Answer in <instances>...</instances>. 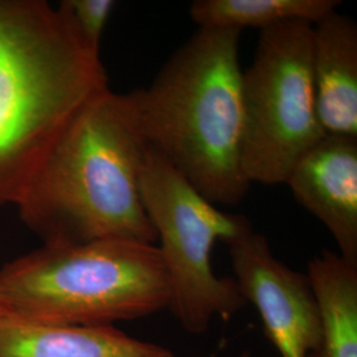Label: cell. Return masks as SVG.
Returning a JSON list of instances; mask_svg holds the SVG:
<instances>
[{"mask_svg":"<svg viewBox=\"0 0 357 357\" xmlns=\"http://www.w3.org/2000/svg\"><path fill=\"white\" fill-rule=\"evenodd\" d=\"M150 146L130 93L105 90L73 118L16 202L43 243H156L143 208Z\"/></svg>","mask_w":357,"mask_h":357,"instance_id":"obj_1","label":"cell"},{"mask_svg":"<svg viewBox=\"0 0 357 357\" xmlns=\"http://www.w3.org/2000/svg\"><path fill=\"white\" fill-rule=\"evenodd\" d=\"M240 31L199 28L153 82L130 91L149 146L217 206L250 190L241 168Z\"/></svg>","mask_w":357,"mask_h":357,"instance_id":"obj_2","label":"cell"},{"mask_svg":"<svg viewBox=\"0 0 357 357\" xmlns=\"http://www.w3.org/2000/svg\"><path fill=\"white\" fill-rule=\"evenodd\" d=\"M109 88L101 56L56 7L0 0V205L16 204L65 128Z\"/></svg>","mask_w":357,"mask_h":357,"instance_id":"obj_3","label":"cell"},{"mask_svg":"<svg viewBox=\"0 0 357 357\" xmlns=\"http://www.w3.org/2000/svg\"><path fill=\"white\" fill-rule=\"evenodd\" d=\"M0 302L32 323L103 327L166 310L169 287L156 245L43 243L0 268Z\"/></svg>","mask_w":357,"mask_h":357,"instance_id":"obj_4","label":"cell"},{"mask_svg":"<svg viewBox=\"0 0 357 357\" xmlns=\"http://www.w3.org/2000/svg\"><path fill=\"white\" fill-rule=\"evenodd\" d=\"M143 208L153 225L169 287L168 310L184 331L202 335L246 302L233 278L217 277L212 250L253 230L249 218L222 211L150 147L141 175Z\"/></svg>","mask_w":357,"mask_h":357,"instance_id":"obj_5","label":"cell"},{"mask_svg":"<svg viewBox=\"0 0 357 357\" xmlns=\"http://www.w3.org/2000/svg\"><path fill=\"white\" fill-rule=\"evenodd\" d=\"M311 57L312 24L293 22L259 32L253 61L241 78V168L250 185L284 184L326 137Z\"/></svg>","mask_w":357,"mask_h":357,"instance_id":"obj_6","label":"cell"},{"mask_svg":"<svg viewBox=\"0 0 357 357\" xmlns=\"http://www.w3.org/2000/svg\"><path fill=\"white\" fill-rule=\"evenodd\" d=\"M234 281L255 306L268 342L281 357H312L320 343L317 299L306 274L280 261L261 233L250 230L229 245Z\"/></svg>","mask_w":357,"mask_h":357,"instance_id":"obj_7","label":"cell"},{"mask_svg":"<svg viewBox=\"0 0 357 357\" xmlns=\"http://www.w3.org/2000/svg\"><path fill=\"white\" fill-rule=\"evenodd\" d=\"M284 184L331 233L339 255L357 266V138L326 135Z\"/></svg>","mask_w":357,"mask_h":357,"instance_id":"obj_8","label":"cell"},{"mask_svg":"<svg viewBox=\"0 0 357 357\" xmlns=\"http://www.w3.org/2000/svg\"><path fill=\"white\" fill-rule=\"evenodd\" d=\"M312 81L326 135L357 138V26L335 11L312 26Z\"/></svg>","mask_w":357,"mask_h":357,"instance_id":"obj_9","label":"cell"},{"mask_svg":"<svg viewBox=\"0 0 357 357\" xmlns=\"http://www.w3.org/2000/svg\"><path fill=\"white\" fill-rule=\"evenodd\" d=\"M0 357H175V354L115 326H51L6 315L0 318Z\"/></svg>","mask_w":357,"mask_h":357,"instance_id":"obj_10","label":"cell"},{"mask_svg":"<svg viewBox=\"0 0 357 357\" xmlns=\"http://www.w3.org/2000/svg\"><path fill=\"white\" fill-rule=\"evenodd\" d=\"M317 299L320 343L312 357H357V266L323 250L307 264Z\"/></svg>","mask_w":357,"mask_h":357,"instance_id":"obj_11","label":"cell"},{"mask_svg":"<svg viewBox=\"0 0 357 357\" xmlns=\"http://www.w3.org/2000/svg\"><path fill=\"white\" fill-rule=\"evenodd\" d=\"M339 0H196L190 16L199 28H222L243 32L265 31L284 23L315 24L337 11Z\"/></svg>","mask_w":357,"mask_h":357,"instance_id":"obj_12","label":"cell"},{"mask_svg":"<svg viewBox=\"0 0 357 357\" xmlns=\"http://www.w3.org/2000/svg\"><path fill=\"white\" fill-rule=\"evenodd\" d=\"M115 6L114 0H63L56 10L81 44L100 54L103 31Z\"/></svg>","mask_w":357,"mask_h":357,"instance_id":"obj_13","label":"cell"},{"mask_svg":"<svg viewBox=\"0 0 357 357\" xmlns=\"http://www.w3.org/2000/svg\"><path fill=\"white\" fill-rule=\"evenodd\" d=\"M6 315H11V314L8 312V310L4 307V305L0 302V318L6 317Z\"/></svg>","mask_w":357,"mask_h":357,"instance_id":"obj_14","label":"cell"},{"mask_svg":"<svg viewBox=\"0 0 357 357\" xmlns=\"http://www.w3.org/2000/svg\"><path fill=\"white\" fill-rule=\"evenodd\" d=\"M234 357H252V352L249 349H243L238 355H236Z\"/></svg>","mask_w":357,"mask_h":357,"instance_id":"obj_15","label":"cell"}]
</instances>
